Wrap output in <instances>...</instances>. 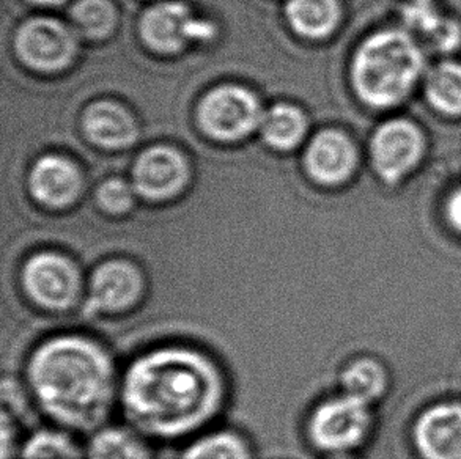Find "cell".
Instances as JSON below:
<instances>
[{
	"mask_svg": "<svg viewBox=\"0 0 461 459\" xmlns=\"http://www.w3.org/2000/svg\"><path fill=\"white\" fill-rule=\"evenodd\" d=\"M122 364L87 329H57L25 349L21 381L35 416L81 437L119 416Z\"/></svg>",
	"mask_w": 461,
	"mask_h": 459,
	"instance_id": "7a4b0ae2",
	"label": "cell"
},
{
	"mask_svg": "<svg viewBox=\"0 0 461 459\" xmlns=\"http://www.w3.org/2000/svg\"><path fill=\"white\" fill-rule=\"evenodd\" d=\"M411 441L420 459H461V401L444 400L420 410Z\"/></svg>",
	"mask_w": 461,
	"mask_h": 459,
	"instance_id": "52a82bcc",
	"label": "cell"
},
{
	"mask_svg": "<svg viewBox=\"0 0 461 459\" xmlns=\"http://www.w3.org/2000/svg\"><path fill=\"white\" fill-rule=\"evenodd\" d=\"M403 21L408 31L430 50L446 52L460 44V27L452 19L444 18L431 0H412L403 12Z\"/></svg>",
	"mask_w": 461,
	"mask_h": 459,
	"instance_id": "ac0fdd59",
	"label": "cell"
},
{
	"mask_svg": "<svg viewBox=\"0 0 461 459\" xmlns=\"http://www.w3.org/2000/svg\"><path fill=\"white\" fill-rule=\"evenodd\" d=\"M304 117L294 107L276 106L263 118V137L276 148L294 147L304 134Z\"/></svg>",
	"mask_w": 461,
	"mask_h": 459,
	"instance_id": "603a6c76",
	"label": "cell"
},
{
	"mask_svg": "<svg viewBox=\"0 0 461 459\" xmlns=\"http://www.w3.org/2000/svg\"><path fill=\"white\" fill-rule=\"evenodd\" d=\"M88 137L106 148H122L136 139V126L125 109L113 103H98L86 113Z\"/></svg>",
	"mask_w": 461,
	"mask_h": 459,
	"instance_id": "ffe728a7",
	"label": "cell"
},
{
	"mask_svg": "<svg viewBox=\"0 0 461 459\" xmlns=\"http://www.w3.org/2000/svg\"><path fill=\"white\" fill-rule=\"evenodd\" d=\"M231 400L224 359L194 340H158L122 364L120 420L156 446H181L224 422Z\"/></svg>",
	"mask_w": 461,
	"mask_h": 459,
	"instance_id": "6da1fadb",
	"label": "cell"
},
{
	"mask_svg": "<svg viewBox=\"0 0 461 459\" xmlns=\"http://www.w3.org/2000/svg\"><path fill=\"white\" fill-rule=\"evenodd\" d=\"M88 269L60 248H41L25 255L14 271V290L27 310L48 320L82 315Z\"/></svg>",
	"mask_w": 461,
	"mask_h": 459,
	"instance_id": "3957f363",
	"label": "cell"
},
{
	"mask_svg": "<svg viewBox=\"0 0 461 459\" xmlns=\"http://www.w3.org/2000/svg\"><path fill=\"white\" fill-rule=\"evenodd\" d=\"M18 459H84V437L43 422L25 433Z\"/></svg>",
	"mask_w": 461,
	"mask_h": 459,
	"instance_id": "d6986e66",
	"label": "cell"
},
{
	"mask_svg": "<svg viewBox=\"0 0 461 459\" xmlns=\"http://www.w3.org/2000/svg\"><path fill=\"white\" fill-rule=\"evenodd\" d=\"M186 164L176 151L158 147L139 158L134 183L139 193L149 199H167L178 193L186 181Z\"/></svg>",
	"mask_w": 461,
	"mask_h": 459,
	"instance_id": "7c38bea8",
	"label": "cell"
},
{
	"mask_svg": "<svg viewBox=\"0 0 461 459\" xmlns=\"http://www.w3.org/2000/svg\"><path fill=\"white\" fill-rule=\"evenodd\" d=\"M140 31L151 48L175 52L189 40L212 37V25L194 19L186 6L176 2H166L145 13Z\"/></svg>",
	"mask_w": 461,
	"mask_h": 459,
	"instance_id": "8fae6325",
	"label": "cell"
},
{
	"mask_svg": "<svg viewBox=\"0 0 461 459\" xmlns=\"http://www.w3.org/2000/svg\"><path fill=\"white\" fill-rule=\"evenodd\" d=\"M84 459H158L156 444L128 423L111 422L84 437Z\"/></svg>",
	"mask_w": 461,
	"mask_h": 459,
	"instance_id": "5bb4252c",
	"label": "cell"
},
{
	"mask_svg": "<svg viewBox=\"0 0 461 459\" xmlns=\"http://www.w3.org/2000/svg\"><path fill=\"white\" fill-rule=\"evenodd\" d=\"M21 427L23 422L18 417L2 410V459H18L25 436Z\"/></svg>",
	"mask_w": 461,
	"mask_h": 459,
	"instance_id": "484cf974",
	"label": "cell"
},
{
	"mask_svg": "<svg viewBox=\"0 0 461 459\" xmlns=\"http://www.w3.org/2000/svg\"><path fill=\"white\" fill-rule=\"evenodd\" d=\"M427 100L447 115H461V65L443 62L430 69L425 82Z\"/></svg>",
	"mask_w": 461,
	"mask_h": 459,
	"instance_id": "7402d4cb",
	"label": "cell"
},
{
	"mask_svg": "<svg viewBox=\"0 0 461 459\" xmlns=\"http://www.w3.org/2000/svg\"><path fill=\"white\" fill-rule=\"evenodd\" d=\"M422 68V50L410 33L400 31L375 33L356 54L353 63L356 92L368 106H393L411 92Z\"/></svg>",
	"mask_w": 461,
	"mask_h": 459,
	"instance_id": "277c9868",
	"label": "cell"
},
{
	"mask_svg": "<svg viewBox=\"0 0 461 459\" xmlns=\"http://www.w3.org/2000/svg\"><path fill=\"white\" fill-rule=\"evenodd\" d=\"M176 459H257L256 442L244 429L222 422L181 444Z\"/></svg>",
	"mask_w": 461,
	"mask_h": 459,
	"instance_id": "9a60e30c",
	"label": "cell"
},
{
	"mask_svg": "<svg viewBox=\"0 0 461 459\" xmlns=\"http://www.w3.org/2000/svg\"><path fill=\"white\" fill-rule=\"evenodd\" d=\"M287 12L294 29L307 37L328 35L339 21L336 0H290Z\"/></svg>",
	"mask_w": 461,
	"mask_h": 459,
	"instance_id": "44dd1931",
	"label": "cell"
},
{
	"mask_svg": "<svg viewBox=\"0 0 461 459\" xmlns=\"http://www.w3.org/2000/svg\"><path fill=\"white\" fill-rule=\"evenodd\" d=\"M374 410L339 391L317 398L301 418V441L318 458L357 454L374 436Z\"/></svg>",
	"mask_w": 461,
	"mask_h": 459,
	"instance_id": "5b68a950",
	"label": "cell"
},
{
	"mask_svg": "<svg viewBox=\"0 0 461 459\" xmlns=\"http://www.w3.org/2000/svg\"><path fill=\"white\" fill-rule=\"evenodd\" d=\"M446 219L450 229L461 235V187H458L456 193H452L446 203Z\"/></svg>",
	"mask_w": 461,
	"mask_h": 459,
	"instance_id": "4316f807",
	"label": "cell"
},
{
	"mask_svg": "<svg viewBox=\"0 0 461 459\" xmlns=\"http://www.w3.org/2000/svg\"><path fill=\"white\" fill-rule=\"evenodd\" d=\"M33 2H37V4H46V5H56V4H60L63 0H33Z\"/></svg>",
	"mask_w": 461,
	"mask_h": 459,
	"instance_id": "f1b7e54d",
	"label": "cell"
},
{
	"mask_svg": "<svg viewBox=\"0 0 461 459\" xmlns=\"http://www.w3.org/2000/svg\"><path fill=\"white\" fill-rule=\"evenodd\" d=\"M337 391L375 408L391 391L389 366L376 356H353L337 372Z\"/></svg>",
	"mask_w": 461,
	"mask_h": 459,
	"instance_id": "4fadbf2b",
	"label": "cell"
},
{
	"mask_svg": "<svg viewBox=\"0 0 461 459\" xmlns=\"http://www.w3.org/2000/svg\"><path fill=\"white\" fill-rule=\"evenodd\" d=\"M424 140L414 124L393 120L383 124L372 139V162L381 178L393 183L418 164Z\"/></svg>",
	"mask_w": 461,
	"mask_h": 459,
	"instance_id": "9c48e42d",
	"label": "cell"
},
{
	"mask_svg": "<svg viewBox=\"0 0 461 459\" xmlns=\"http://www.w3.org/2000/svg\"><path fill=\"white\" fill-rule=\"evenodd\" d=\"M98 203L109 214H125L132 206L131 187L122 180L106 181L98 191Z\"/></svg>",
	"mask_w": 461,
	"mask_h": 459,
	"instance_id": "d4e9b609",
	"label": "cell"
},
{
	"mask_svg": "<svg viewBox=\"0 0 461 459\" xmlns=\"http://www.w3.org/2000/svg\"><path fill=\"white\" fill-rule=\"evenodd\" d=\"M33 197L50 210H62L73 203L79 193V174L62 158H43L31 175Z\"/></svg>",
	"mask_w": 461,
	"mask_h": 459,
	"instance_id": "e0dca14e",
	"label": "cell"
},
{
	"mask_svg": "<svg viewBox=\"0 0 461 459\" xmlns=\"http://www.w3.org/2000/svg\"><path fill=\"white\" fill-rule=\"evenodd\" d=\"M318 459H362L357 454H339V456H324V458Z\"/></svg>",
	"mask_w": 461,
	"mask_h": 459,
	"instance_id": "83f0119b",
	"label": "cell"
},
{
	"mask_svg": "<svg viewBox=\"0 0 461 459\" xmlns=\"http://www.w3.org/2000/svg\"><path fill=\"white\" fill-rule=\"evenodd\" d=\"M355 162V147L348 137L337 130H324L313 139L307 149V168L315 180L324 184L347 180Z\"/></svg>",
	"mask_w": 461,
	"mask_h": 459,
	"instance_id": "2e32d148",
	"label": "cell"
},
{
	"mask_svg": "<svg viewBox=\"0 0 461 459\" xmlns=\"http://www.w3.org/2000/svg\"><path fill=\"white\" fill-rule=\"evenodd\" d=\"M151 277L144 265L126 255H111L88 267L82 315L119 323L144 310L150 301Z\"/></svg>",
	"mask_w": 461,
	"mask_h": 459,
	"instance_id": "8992f818",
	"label": "cell"
},
{
	"mask_svg": "<svg viewBox=\"0 0 461 459\" xmlns=\"http://www.w3.org/2000/svg\"><path fill=\"white\" fill-rule=\"evenodd\" d=\"M19 56L31 67L43 71L62 68L73 56L71 33L54 19H32L16 38Z\"/></svg>",
	"mask_w": 461,
	"mask_h": 459,
	"instance_id": "30bf717a",
	"label": "cell"
},
{
	"mask_svg": "<svg viewBox=\"0 0 461 459\" xmlns=\"http://www.w3.org/2000/svg\"><path fill=\"white\" fill-rule=\"evenodd\" d=\"M71 16L77 27L90 37L107 35L115 21L113 5L107 0H79L73 6Z\"/></svg>",
	"mask_w": 461,
	"mask_h": 459,
	"instance_id": "cb8c5ba5",
	"label": "cell"
},
{
	"mask_svg": "<svg viewBox=\"0 0 461 459\" xmlns=\"http://www.w3.org/2000/svg\"><path fill=\"white\" fill-rule=\"evenodd\" d=\"M260 106L254 94L235 86L219 87L200 104V124L212 137L238 139L260 122Z\"/></svg>",
	"mask_w": 461,
	"mask_h": 459,
	"instance_id": "ba28073f",
	"label": "cell"
}]
</instances>
